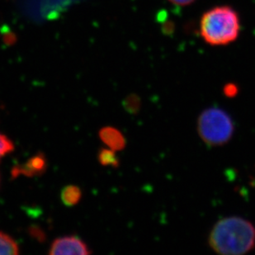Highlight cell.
Masks as SVG:
<instances>
[{
	"mask_svg": "<svg viewBox=\"0 0 255 255\" xmlns=\"http://www.w3.org/2000/svg\"><path fill=\"white\" fill-rule=\"evenodd\" d=\"M207 242L219 255H246L255 248V225L243 217H225L213 226Z\"/></svg>",
	"mask_w": 255,
	"mask_h": 255,
	"instance_id": "1",
	"label": "cell"
},
{
	"mask_svg": "<svg viewBox=\"0 0 255 255\" xmlns=\"http://www.w3.org/2000/svg\"><path fill=\"white\" fill-rule=\"evenodd\" d=\"M241 29L238 13L228 6L205 12L201 19V35L207 43L223 46L236 41Z\"/></svg>",
	"mask_w": 255,
	"mask_h": 255,
	"instance_id": "2",
	"label": "cell"
},
{
	"mask_svg": "<svg viewBox=\"0 0 255 255\" xmlns=\"http://www.w3.org/2000/svg\"><path fill=\"white\" fill-rule=\"evenodd\" d=\"M198 133L202 141L208 146H222L233 137L235 123L224 109L212 107L200 114Z\"/></svg>",
	"mask_w": 255,
	"mask_h": 255,
	"instance_id": "3",
	"label": "cell"
},
{
	"mask_svg": "<svg viewBox=\"0 0 255 255\" xmlns=\"http://www.w3.org/2000/svg\"><path fill=\"white\" fill-rule=\"evenodd\" d=\"M86 244L77 236H63L57 238L51 244L49 254L51 255H76L91 254Z\"/></svg>",
	"mask_w": 255,
	"mask_h": 255,
	"instance_id": "4",
	"label": "cell"
},
{
	"mask_svg": "<svg viewBox=\"0 0 255 255\" xmlns=\"http://www.w3.org/2000/svg\"><path fill=\"white\" fill-rule=\"evenodd\" d=\"M47 167L46 158L42 153H38L29 159L26 163L15 166L12 169L13 178L19 175L34 177L41 175L46 171Z\"/></svg>",
	"mask_w": 255,
	"mask_h": 255,
	"instance_id": "5",
	"label": "cell"
},
{
	"mask_svg": "<svg viewBox=\"0 0 255 255\" xmlns=\"http://www.w3.org/2000/svg\"><path fill=\"white\" fill-rule=\"evenodd\" d=\"M99 137L104 144L109 146V148L114 149L115 151L123 150L127 144V141L123 133L112 127L102 128L99 131Z\"/></svg>",
	"mask_w": 255,
	"mask_h": 255,
	"instance_id": "6",
	"label": "cell"
},
{
	"mask_svg": "<svg viewBox=\"0 0 255 255\" xmlns=\"http://www.w3.org/2000/svg\"><path fill=\"white\" fill-rule=\"evenodd\" d=\"M61 200L65 206L73 207L80 202L82 198V192L79 187L75 185L66 186L61 192Z\"/></svg>",
	"mask_w": 255,
	"mask_h": 255,
	"instance_id": "7",
	"label": "cell"
},
{
	"mask_svg": "<svg viewBox=\"0 0 255 255\" xmlns=\"http://www.w3.org/2000/svg\"><path fill=\"white\" fill-rule=\"evenodd\" d=\"M19 246L14 239L0 231V255H18Z\"/></svg>",
	"mask_w": 255,
	"mask_h": 255,
	"instance_id": "8",
	"label": "cell"
},
{
	"mask_svg": "<svg viewBox=\"0 0 255 255\" xmlns=\"http://www.w3.org/2000/svg\"><path fill=\"white\" fill-rule=\"evenodd\" d=\"M115 150L110 149H101L99 153V161L104 166H119L118 159Z\"/></svg>",
	"mask_w": 255,
	"mask_h": 255,
	"instance_id": "9",
	"label": "cell"
},
{
	"mask_svg": "<svg viewBox=\"0 0 255 255\" xmlns=\"http://www.w3.org/2000/svg\"><path fill=\"white\" fill-rule=\"evenodd\" d=\"M13 149H14L13 142L10 140L7 135L0 132V160L7 154L13 151Z\"/></svg>",
	"mask_w": 255,
	"mask_h": 255,
	"instance_id": "10",
	"label": "cell"
},
{
	"mask_svg": "<svg viewBox=\"0 0 255 255\" xmlns=\"http://www.w3.org/2000/svg\"><path fill=\"white\" fill-rule=\"evenodd\" d=\"M140 107V99L137 96L128 97V99H126L125 101V108L128 111L130 112L131 114H135L139 111Z\"/></svg>",
	"mask_w": 255,
	"mask_h": 255,
	"instance_id": "11",
	"label": "cell"
},
{
	"mask_svg": "<svg viewBox=\"0 0 255 255\" xmlns=\"http://www.w3.org/2000/svg\"><path fill=\"white\" fill-rule=\"evenodd\" d=\"M223 92H224L225 96L227 98H235L239 93L238 87L235 84L230 83L225 85Z\"/></svg>",
	"mask_w": 255,
	"mask_h": 255,
	"instance_id": "12",
	"label": "cell"
},
{
	"mask_svg": "<svg viewBox=\"0 0 255 255\" xmlns=\"http://www.w3.org/2000/svg\"><path fill=\"white\" fill-rule=\"evenodd\" d=\"M175 31V24L172 21H165L162 23V31L164 35L166 36H171L173 35Z\"/></svg>",
	"mask_w": 255,
	"mask_h": 255,
	"instance_id": "13",
	"label": "cell"
},
{
	"mask_svg": "<svg viewBox=\"0 0 255 255\" xmlns=\"http://www.w3.org/2000/svg\"><path fill=\"white\" fill-rule=\"evenodd\" d=\"M16 40H17V37H16L14 34L12 33V32H8V33L5 34L4 36H3V41H4L5 43L7 44V45H12V44H14Z\"/></svg>",
	"mask_w": 255,
	"mask_h": 255,
	"instance_id": "14",
	"label": "cell"
},
{
	"mask_svg": "<svg viewBox=\"0 0 255 255\" xmlns=\"http://www.w3.org/2000/svg\"><path fill=\"white\" fill-rule=\"evenodd\" d=\"M169 1L177 6H187L193 3L195 0H169Z\"/></svg>",
	"mask_w": 255,
	"mask_h": 255,
	"instance_id": "15",
	"label": "cell"
},
{
	"mask_svg": "<svg viewBox=\"0 0 255 255\" xmlns=\"http://www.w3.org/2000/svg\"><path fill=\"white\" fill-rule=\"evenodd\" d=\"M167 17H168V12L165 10H162V11H159L157 14V21L163 23L167 21Z\"/></svg>",
	"mask_w": 255,
	"mask_h": 255,
	"instance_id": "16",
	"label": "cell"
}]
</instances>
